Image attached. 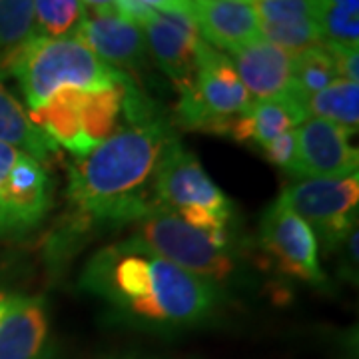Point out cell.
I'll return each mask as SVG.
<instances>
[{
    "mask_svg": "<svg viewBox=\"0 0 359 359\" xmlns=\"http://www.w3.org/2000/svg\"><path fill=\"white\" fill-rule=\"evenodd\" d=\"M176 138L168 116L132 80L124 92L122 124L90 154L66 166L72 210L66 230L82 240L90 228L132 226L156 210L158 166Z\"/></svg>",
    "mask_w": 359,
    "mask_h": 359,
    "instance_id": "6da1fadb",
    "label": "cell"
},
{
    "mask_svg": "<svg viewBox=\"0 0 359 359\" xmlns=\"http://www.w3.org/2000/svg\"><path fill=\"white\" fill-rule=\"evenodd\" d=\"M80 290L102 299L114 320L148 332L192 330L224 306L222 287L158 256L134 236L90 257Z\"/></svg>",
    "mask_w": 359,
    "mask_h": 359,
    "instance_id": "7a4b0ae2",
    "label": "cell"
},
{
    "mask_svg": "<svg viewBox=\"0 0 359 359\" xmlns=\"http://www.w3.org/2000/svg\"><path fill=\"white\" fill-rule=\"evenodd\" d=\"M0 68L6 76L16 78L30 110L65 88H112L130 80V74L104 62L80 40L40 34L0 52Z\"/></svg>",
    "mask_w": 359,
    "mask_h": 359,
    "instance_id": "3957f363",
    "label": "cell"
},
{
    "mask_svg": "<svg viewBox=\"0 0 359 359\" xmlns=\"http://www.w3.org/2000/svg\"><path fill=\"white\" fill-rule=\"evenodd\" d=\"M132 228L134 238L154 254L222 290L238 276L231 233L194 228L164 205L134 222Z\"/></svg>",
    "mask_w": 359,
    "mask_h": 359,
    "instance_id": "277c9868",
    "label": "cell"
},
{
    "mask_svg": "<svg viewBox=\"0 0 359 359\" xmlns=\"http://www.w3.org/2000/svg\"><path fill=\"white\" fill-rule=\"evenodd\" d=\"M178 92L176 122L210 134H228L231 122L252 106L230 58L204 40L198 46L192 82L180 86Z\"/></svg>",
    "mask_w": 359,
    "mask_h": 359,
    "instance_id": "5b68a950",
    "label": "cell"
},
{
    "mask_svg": "<svg viewBox=\"0 0 359 359\" xmlns=\"http://www.w3.org/2000/svg\"><path fill=\"white\" fill-rule=\"evenodd\" d=\"M160 205L178 214L194 228L230 233L233 205L205 174L198 156L176 138L166 148L154 184Z\"/></svg>",
    "mask_w": 359,
    "mask_h": 359,
    "instance_id": "8992f818",
    "label": "cell"
},
{
    "mask_svg": "<svg viewBox=\"0 0 359 359\" xmlns=\"http://www.w3.org/2000/svg\"><path fill=\"white\" fill-rule=\"evenodd\" d=\"M334 252L358 224L359 178H304L287 184L278 198Z\"/></svg>",
    "mask_w": 359,
    "mask_h": 359,
    "instance_id": "52a82bcc",
    "label": "cell"
},
{
    "mask_svg": "<svg viewBox=\"0 0 359 359\" xmlns=\"http://www.w3.org/2000/svg\"><path fill=\"white\" fill-rule=\"evenodd\" d=\"M257 244L287 278L323 285L327 282L320 266V242L304 219L276 200L259 219Z\"/></svg>",
    "mask_w": 359,
    "mask_h": 359,
    "instance_id": "ba28073f",
    "label": "cell"
},
{
    "mask_svg": "<svg viewBox=\"0 0 359 359\" xmlns=\"http://www.w3.org/2000/svg\"><path fill=\"white\" fill-rule=\"evenodd\" d=\"M349 132L323 118H308L295 128V160L290 176L346 178L358 174L359 152L349 142Z\"/></svg>",
    "mask_w": 359,
    "mask_h": 359,
    "instance_id": "9c48e42d",
    "label": "cell"
},
{
    "mask_svg": "<svg viewBox=\"0 0 359 359\" xmlns=\"http://www.w3.org/2000/svg\"><path fill=\"white\" fill-rule=\"evenodd\" d=\"M0 359H54L44 295L14 294L0 318Z\"/></svg>",
    "mask_w": 359,
    "mask_h": 359,
    "instance_id": "30bf717a",
    "label": "cell"
},
{
    "mask_svg": "<svg viewBox=\"0 0 359 359\" xmlns=\"http://www.w3.org/2000/svg\"><path fill=\"white\" fill-rule=\"evenodd\" d=\"M72 39L86 44L104 62L118 70L140 74L148 68V44L142 28L124 20L116 13H96L86 16Z\"/></svg>",
    "mask_w": 359,
    "mask_h": 359,
    "instance_id": "8fae6325",
    "label": "cell"
},
{
    "mask_svg": "<svg viewBox=\"0 0 359 359\" xmlns=\"http://www.w3.org/2000/svg\"><path fill=\"white\" fill-rule=\"evenodd\" d=\"M142 28L146 30L148 52H152L158 66L176 88L190 84L196 72L198 46L202 42L192 16L154 13Z\"/></svg>",
    "mask_w": 359,
    "mask_h": 359,
    "instance_id": "7c38bea8",
    "label": "cell"
},
{
    "mask_svg": "<svg viewBox=\"0 0 359 359\" xmlns=\"http://www.w3.org/2000/svg\"><path fill=\"white\" fill-rule=\"evenodd\" d=\"M192 18L200 39L216 50H236L259 40V18L250 2L192 0Z\"/></svg>",
    "mask_w": 359,
    "mask_h": 359,
    "instance_id": "4fadbf2b",
    "label": "cell"
},
{
    "mask_svg": "<svg viewBox=\"0 0 359 359\" xmlns=\"http://www.w3.org/2000/svg\"><path fill=\"white\" fill-rule=\"evenodd\" d=\"M230 56L252 102L280 96L292 82V54L266 40L240 46L231 50Z\"/></svg>",
    "mask_w": 359,
    "mask_h": 359,
    "instance_id": "5bb4252c",
    "label": "cell"
},
{
    "mask_svg": "<svg viewBox=\"0 0 359 359\" xmlns=\"http://www.w3.org/2000/svg\"><path fill=\"white\" fill-rule=\"evenodd\" d=\"M304 120H308L304 100L285 90L276 98L252 102L244 114L231 122L228 134L238 142H250L262 148L283 132L297 128Z\"/></svg>",
    "mask_w": 359,
    "mask_h": 359,
    "instance_id": "9a60e30c",
    "label": "cell"
},
{
    "mask_svg": "<svg viewBox=\"0 0 359 359\" xmlns=\"http://www.w3.org/2000/svg\"><path fill=\"white\" fill-rule=\"evenodd\" d=\"M4 78L6 74L0 68V142L11 144L13 148L32 156L46 166L52 156L58 152V146L30 122L22 104L6 88Z\"/></svg>",
    "mask_w": 359,
    "mask_h": 359,
    "instance_id": "2e32d148",
    "label": "cell"
},
{
    "mask_svg": "<svg viewBox=\"0 0 359 359\" xmlns=\"http://www.w3.org/2000/svg\"><path fill=\"white\" fill-rule=\"evenodd\" d=\"M132 82L118 84L112 88L82 90L80 92V128L82 136L92 152L98 144H102L106 138L114 134V130L120 126L122 118V106H124V92Z\"/></svg>",
    "mask_w": 359,
    "mask_h": 359,
    "instance_id": "e0dca14e",
    "label": "cell"
},
{
    "mask_svg": "<svg viewBox=\"0 0 359 359\" xmlns=\"http://www.w3.org/2000/svg\"><path fill=\"white\" fill-rule=\"evenodd\" d=\"M308 118H323L355 134L359 128V84L349 80H335L327 88L306 98Z\"/></svg>",
    "mask_w": 359,
    "mask_h": 359,
    "instance_id": "ac0fdd59",
    "label": "cell"
},
{
    "mask_svg": "<svg viewBox=\"0 0 359 359\" xmlns=\"http://www.w3.org/2000/svg\"><path fill=\"white\" fill-rule=\"evenodd\" d=\"M335 80H339V70L325 42L292 54V82L287 90L302 98L304 104L308 96L327 88Z\"/></svg>",
    "mask_w": 359,
    "mask_h": 359,
    "instance_id": "d6986e66",
    "label": "cell"
},
{
    "mask_svg": "<svg viewBox=\"0 0 359 359\" xmlns=\"http://www.w3.org/2000/svg\"><path fill=\"white\" fill-rule=\"evenodd\" d=\"M323 40L358 46L359 0H309Z\"/></svg>",
    "mask_w": 359,
    "mask_h": 359,
    "instance_id": "ffe728a7",
    "label": "cell"
},
{
    "mask_svg": "<svg viewBox=\"0 0 359 359\" xmlns=\"http://www.w3.org/2000/svg\"><path fill=\"white\" fill-rule=\"evenodd\" d=\"M34 20L39 28L34 34L48 39H72L78 26L86 18L80 0H32Z\"/></svg>",
    "mask_w": 359,
    "mask_h": 359,
    "instance_id": "44dd1931",
    "label": "cell"
},
{
    "mask_svg": "<svg viewBox=\"0 0 359 359\" xmlns=\"http://www.w3.org/2000/svg\"><path fill=\"white\" fill-rule=\"evenodd\" d=\"M259 36L287 54H297L323 42L320 26L313 18L295 22H266L259 20Z\"/></svg>",
    "mask_w": 359,
    "mask_h": 359,
    "instance_id": "7402d4cb",
    "label": "cell"
},
{
    "mask_svg": "<svg viewBox=\"0 0 359 359\" xmlns=\"http://www.w3.org/2000/svg\"><path fill=\"white\" fill-rule=\"evenodd\" d=\"M34 34L32 0H0V52Z\"/></svg>",
    "mask_w": 359,
    "mask_h": 359,
    "instance_id": "603a6c76",
    "label": "cell"
},
{
    "mask_svg": "<svg viewBox=\"0 0 359 359\" xmlns=\"http://www.w3.org/2000/svg\"><path fill=\"white\" fill-rule=\"evenodd\" d=\"M20 150L0 142V240L6 242L13 214V166Z\"/></svg>",
    "mask_w": 359,
    "mask_h": 359,
    "instance_id": "cb8c5ba5",
    "label": "cell"
},
{
    "mask_svg": "<svg viewBox=\"0 0 359 359\" xmlns=\"http://www.w3.org/2000/svg\"><path fill=\"white\" fill-rule=\"evenodd\" d=\"M257 18L266 22H295L313 18L309 0H256Z\"/></svg>",
    "mask_w": 359,
    "mask_h": 359,
    "instance_id": "d4e9b609",
    "label": "cell"
},
{
    "mask_svg": "<svg viewBox=\"0 0 359 359\" xmlns=\"http://www.w3.org/2000/svg\"><path fill=\"white\" fill-rule=\"evenodd\" d=\"M295 146H297V138H295L294 128L283 132L282 136L273 138V140L268 142L266 146H262V150L266 152V158H268L271 164L280 166L283 172L290 174L295 160Z\"/></svg>",
    "mask_w": 359,
    "mask_h": 359,
    "instance_id": "484cf974",
    "label": "cell"
},
{
    "mask_svg": "<svg viewBox=\"0 0 359 359\" xmlns=\"http://www.w3.org/2000/svg\"><path fill=\"white\" fill-rule=\"evenodd\" d=\"M330 52L334 54L335 65L339 70V78L358 82L359 78V50L358 46H347V44H337V42H327L323 40Z\"/></svg>",
    "mask_w": 359,
    "mask_h": 359,
    "instance_id": "4316f807",
    "label": "cell"
},
{
    "mask_svg": "<svg viewBox=\"0 0 359 359\" xmlns=\"http://www.w3.org/2000/svg\"><path fill=\"white\" fill-rule=\"evenodd\" d=\"M337 250H344V271L347 276H358V224L349 230L346 240Z\"/></svg>",
    "mask_w": 359,
    "mask_h": 359,
    "instance_id": "83f0119b",
    "label": "cell"
},
{
    "mask_svg": "<svg viewBox=\"0 0 359 359\" xmlns=\"http://www.w3.org/2000/svg\"><path fill=\"white\" fill-rule=\"evenodd\" d=\"M148 8H158L166 14H186L192 16V0H138Z\"/></svg>",
    "mask_w": 359,
    "mask_h": 359,
    "instance_id": "f1b7e54d",
    "label": "cell"
},
{
    "mask_svg": "<svg viewBox=\"0 0 359 359\" xmlns=\"http://www.w3.org/2000/svg\"><path fill=\"white\" fill-rule=\"evenodd\" d=\"M96 8V13H116V0H80Z\"/></svg>",
    "mask_w": 359,
    "mask_h": 359,
    "instance_id": "f546056e",
    "label": "cell"
},
{
    "mask_svg": "<svg viewBox=\"0 0 359 359\" xmlns=\"http://www.w3.org/2000/svg\"><path fill=\"white\" fill-rule=\"evenodd\" d=\"M14 295V292L8 290V285L2 282V278H0V318H2V313H4V309L8 306V302H11V297Z\"/></svg>",
    "mask_w": 359,
    "mask_h": 359,
    "instance_id": "4dcf8cb0",
    "label": "cell"
},
{
    "mask_svg": "<svg viewBox=\"0 0 359 359\" xmlns=\"http://www.w3.org/2000/svg\"><path fill=\"white\" fill-rule=\"evenodd\" d=\"M110 359H152V358H138V355H122V358H110Z\"/></svg>",
    "mask_w": 359,
    "mask_h": 359,
    "instance_id": "1f68e13d",
    "label": "cell"
},
{
    "mask_svg": "<svg viewBox=\"0 0 359 359\" xmlns=\"http://www.w3.org/2000/svg\"><path fill=\"white\" fill-rule=\"evenodd\" d=\"M236 2H252V0H236Z\"/></svg>",
    "mask_w": 359,
    "mask_h": 359,
    "instance_id": "d6a6232c",
    "label": "cell"
}]
</instances>
